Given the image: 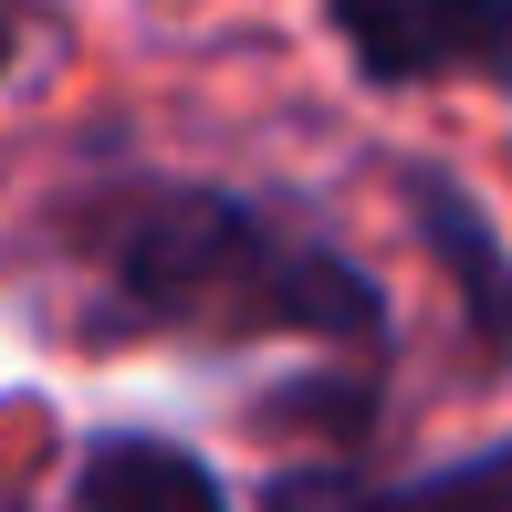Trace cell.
Segmentation results:
<instances>
[{
  "instance_id": "5",
  "label": "cell",
  "mask_w": 512,
  "mask_h": 512,
  "mask_svg": "<svg viewBox=\"0 0 512 512\" xmlns=\"http://www.w3.org/2000/svg\"><path fill=\"white\" fill-rule=\"evenodd\" d=\"M272 512H512V439L460 450V460L408 471V481H324V471H293V481H272Z\"/></svg>"
},
{
  "instance_id": "2",
  "label": "cell",
  "mask_w": 512,
  "mask_h": 512,
  "mask_svg": "<svg viewBox=\"0 0 512 512\" xmlns=\"http://www.w3.org/2000/svg\"><path fill=\"white\" fill-rule=\"evenodd\" d=\"M314 21L366 95H439V84L512 95V0H314Z\"/></svg>"
},
{
  "instance_id": "3",
  "label": "cell",
  "mask_w": 512,
  "mask_h": 512,
  "mask_svg": "<svg viewBox=\"0 0 512 512\" xmlns=\"http://www.w3.org/2000/svg\"><path fill=\"white\" fill-rule=\"evenodd\" d=\"M408 220H418V241H429V262L450 272L481 366H512V251H502V220L460 189L450 168H429V157L408 168Z\"/></svg>"
},
{
  "instance_id": "1",
  "label": "cell",
  "mask_w": 512,
  "mask_h": 512,
  "mask_svg": "<svg viewBox=\"0 0 512 512\" xmlns=\"http://www.w3.org/2000/svg\"><path fill=\"white\" fill-rule=\"evenodd\" d=\"M84 262V335H168V345H387V293L356 251L304 230L283 199L230 178H105L63 209Z\"/></svg>"
},
{
  "instance_id": "6",
  "label": "cell",
  "mask_w": 512,
  "mask_h": 512,
  "mask_svg": "<svg viewBox=\"0 0 512 512\" xmlns=\"http://www.w3.org/2000/svg\"><path fill=\"white\" fill-rule=\"evenodd\" d=\"M21 21H32V0H21Z\"/></svg>"
},
{
  "instance_id": "4",
  "label": "cell",
  "mask_w": 512,
  "mask_h": 512,
  "mask_svg": "<svg viewBox=\"0 0 512 512\" xmlns=\"http://www.w3.org/2000/svg\"><path fill=\"white\" fill-rule=\"evenodd\" d=\"M74 512H241L220 471L168 429H95L74 450Z\"/></svg>"
}]
</instances>
